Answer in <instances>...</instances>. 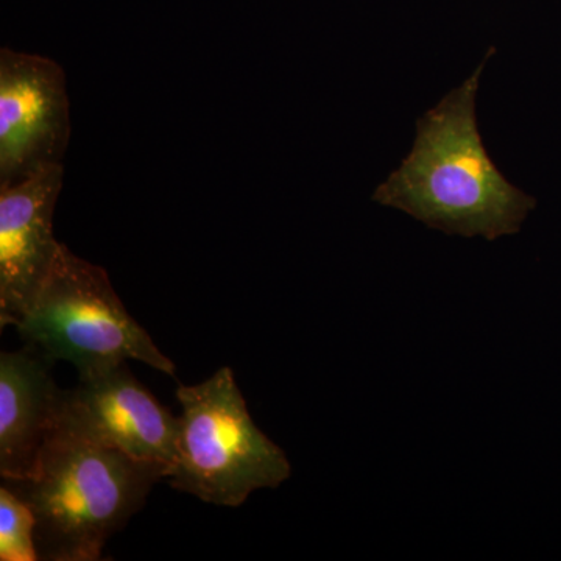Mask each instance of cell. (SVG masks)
I'll use <instances>...</instances> for the list:
<instances>
[{"instance_id":"obj_5","label":"cell","mask_w":561,"mask_h":561,"mask_svg":"<svg viewBox=\"0 0 561 561\" xmlns=\"http://www.w3.org/2000/svg\"><path fill=\"white\" fill-rule=\"evenodd\" d=\"M70 138L65 70L43 55L0 50V187L61 164Z\"/></svg>"},{"instance_id":"obj_1","label":"cell","mask_w":561,"mask_h":561,"mask_svg":"<svg viewBox=\"0 0 561 561\" xmlns=\"http://www.w3.org/2000/svg\"><path fill=\"white\" fill-rule=\"evenodd\" d=\"M494 51L490 47L470 79L416 121L411 153L376 187L373 202L448 236L493 242L522 231L537 201L502 175L476 116L479 81Z\"/></svg>"},{"instance_id":"obj_8","label":"cell","mask_w":561,"mask_h":561,"mask_svg":"<svg viewBox=\"0 0 561 561\" xmlns=\"http://www.w3.org/2000/svg\"><path fill=\"white\" fill-rule=\"evenodd\" d=\"M46 354L27 343L0 356V474L22 481L35 474L57 430L62 393Z\"/></svg>"},{"instance_id":"obj_7","label":"cell","mask_w":561,"mask_h":561,"mask_svg":"<svg viewBox=\"0 0 561 561\" xmlns=\"http://www.w3.org/2000/svg\"><path fill=\"white\" fill-rule=\"evenodd\" d=\"M62 164L0 187V324L16 327L46 283L62 243L54 214Z\"/></svg>"},{"instance_id":"obj_2","label":"cell","mask_w":561,"mask_h":561,"mask_svg":"<svg viewBox=\"0 0 561 561\" xmlns=\"http://www.w3.org/2000/svg\"><path fill=\"white\" fill-rule=\"evenodd\" d=\"M162 465L133 459L58 421L35 474L7 481L35 516L39 560L98 561L114 534L168 479Z\"/></svg>"},{"instance_id":"obj_4","label":"cell","mask_w":561,"mask_h":561,"mask_svg":"<svg viewBox=\"0 0 561 561\" xmlns=\"http://www.w3.org/2000/svg\"><path fill=\"white\" fill-rule=\"evenodd\" d=\"M14 328L49 359L70 362L79 376L127 360L175 376V364L127 312L108 273L81 260L65 243L46 283Z\"/></svg>"},{"instance_id":"obj_9","label":"cell","mask_w":561,"mask_h":561,"mask_svg":"<svg viewBox=\"0 0 561 561\" xmlns=\"http://www.w3.org/2000/svg\"><path fill=\"white\" fill-rule=\"evenodd\" d=\"M0 560H39L35 541V516L27 502L5 483L0 486Z\"/></svg>"},{"instance_id":"obj_3","label":"cell","mask_w":561,"mask_h":561,"mask_svg":"<svg viewBox=\"0 0 561 561\" xmlns=\"http://www.w3.org/2000/svg\"><path fill=\"white\" fill-rule=\"evenodd\" d=\"M176 460L165 479L173 490L208 504L239 507L251 493L278 489L291 474L286 453L251 419L234 371L221 367L195 386H179Z\"/></svg>"},{"instance_id":"obj_6","label":"cell","mask_w":561,"mask_h":561,"mask_svg":"<svg viewBox=\"0 0 561 561\" xmlns=\"http://www.w3.org/2000/svg\"><path fill=\"white\" fill-rule=\"evenodd\" d=\"M60 423L133 459L162 465L171 474L180 419L138 381L127 362L79 376V383L62 393Z\"/></svg>"}]
</instances>
